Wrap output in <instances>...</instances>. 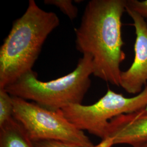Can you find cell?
<instances>
[{"instance_id":"obj_1","label":"cell","mask_w":147,"mask_h":147,"mask_svg":"<svg viewBox=\"0 0 147 147\" xmlns=\"http://www.w3.org/2000/svg\"><path fill=\"white\" fill-rule=\"evenodd\" d=\"M124 12L125 0L90 1L75 30L76 49L93 58V75L118 87L121 64L126 59L121 34Z\"/></svg>"},{"instance_id":"obj_2","label":"cell","mask_w":147,"mask_h":147,"mask_svg":"<svg viewBox=\"0 0 147 147\" xmlns=\"http://www.w3.org/2000/svg\"><path fill=\"white\" fill-rule=\"evenodd\" d=\"M59 25L56 13L29 1L26 11L14 22L0 49V89L32 70L45 41Z\"/></svg>"},{"instance_id":"obj_3","label":"cell","mask_w":147,"mask_h":147,"mask_svg":"<svg viewBox=\"0 0 147 147\" xmlns=\"http://www.w3.org/2000/svg\"><path fill=\"white\" fill-rule=\"evenodd\" d=\"M93 71L92 57L84 54L73 71L60 78L43 82L31 70L3 89L11 96L31 100L50 110H60L81 104L90 87V76Z\"/></svg>"},{"instance_id":"obj_4","label":"cell","mask_w":147,"mask_h":147,"mask_svg":"<svg viewBox=\"0 0 147 147\" xmlns=\"http://www.w3.org/2000/svg\"><path fill=\"white\" fill-rule=\"evenodd\" d=\"M12 96L13 117L19 122L32 142L53 141L95 147L84 131L68 121L60 111H53L34 102Z\"/></svg>"},{"instance_id":"obj_5","label":"cell","mask_w":147,"mask_h":147,"mask_svg":"<svg viewBox=\"0 0 147 147\" xmlns=\"http://www.w3.org/2000/svg\"><path fill=\"white\" fill-rule=\"evenodd\" d=\"M147 109V86L138 94L127 98L109 89L94 104H71L61 110L63 116L79 130L104 138L110 121L117 116Z\"/></svg>"},{"instance_id":"obj_6","label":"cell","mask_w":147,"mask_h":147,"mask_svg":"<svg viewBox=\"0 0 147 147\" xmlns=\"http://www.w3.org/2000/svg\"><path fill=\"white\" fill-rule=\"evenodd\" d=\"M125 9L131 18L135 29V57L130 68L121 73L120 87L126 92L136 95L147 86V22L136 12Z\"/></svg>"},{"instance_id":"obj_7","label":"cell","mask_w":147,"mask_h":147,"mask_svg":"<svg viewBox=\"0 0 147 147\" xmlns=\"http://www.w3.org/2000/svg\"><path fill=\"white\" fill-rule=\"evenodd\" d=\"M147 142V109L121 115L111 119L106 135L95 147H112L116 144L135 147Z\"/></svg>"},{"instance_id":"obj_8","label":"cell","mask_w":147,"mask_h":147,"mask_svg":"<svg viewBox=\"0 0 147 147\" xmlns=\"http://www.w3.org/2000/svg\"><path fill=\"white\" fill-rule=\"evenodd\" d=\"M0 147H34L31 140L13 117L0 126Z\"/></svg>"},{"instance_id":"obj_9","label":"cell","mask_w":147,"mask_h":147,"mask_svg":"<svg viewBox=\"0 0 147 147\" xmlns=\"http://www.w3.org/2000/svg\"><path fill=\"white\" fill-rule=\"evenodd\" d=\"M12 96L5 89H0V126L13 118Z\"/></svg>"},{"instance_id":"obj_10","label":"cell","mask_w":147,"mask_h":147,"mask_svg":"<svg viewBox=\"0 0 147 147\" xmlns=\"http://www.w3.org/2000/svg\"><path fill=\"white\" fill-rule=\"evenodd\" d=\"M44 3L56 6L71 20H74L78 16V9L71 0H45Z\"/></svg>"},{"instance_id":"obj_11","label":"cell","mask_w":147,"mask_h":147,"mask_svg":"<svg viewBox=\"0 0 147 147\" xmlns=\"http://www.w3.org/2000/svg\"><path fill=\"white\" fill-rule=\"evenodd\" d=\"M125 9L136 12L147 22V0H125Z\"/></svg>"},{"instance_id":"obj_12","label":"cell","mask_w":147,"mask_h":147,"mask_svg":"<svg viewBox=\"0 0 147 147\" xmlns=\"http://www.w3.org/2000/svg\"><path fill=\"white\" fill-rule=\"evenodd\" d=\"M33 143L34 147H83L71 143L53 141H34Z\"/></svg>"},{"instance_id":"obj_13","label":"cell","mask_w":147,"mask_h":147,"mask_svg":"<svg viewBox=\"0 0 147 147\" xmlns=\"http://www.w3.org/2000/svg\"><path fill=\"white\" fill-rule=\"evenodd\" d=\"M134 147H147V142L142 143V144H141L140 145H138V146Z\"/></svg>"}]
</instances>
